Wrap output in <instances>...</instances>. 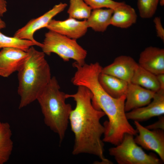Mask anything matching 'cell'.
Returning a JSON list of instances; mask_svg holds the SVG:
<instances>
[{"mask_svg": "<svg viewBox=\"0 0 164 164\" xmlns=\"http://www.w3.org/2000/svg\"><path fill=\"white\" fill-rule=\"evenodd\" d=\"M155 93L139 85L129 83L125 94V112L148 104L152 101Z\"/></svg>", "mask_w": 164, "mask_h": 164, "instance_id": "obj_14", "label": "cell"}, {"mask_svg": "<svg viewBox=\"0 0 164 164\" xmlns=\"http://www.w3.org/2000/svg\"><path fill=\"white\" fill-rule=\"evenodd\" d=\"M67 5L66 3H62L55 5L52 9L43 15L30 20L24 26L17 30L14 37L31 41L41 47L42 43L37 42L34 39V33L40 29L46 28L52 18L63 11Z\"/></svg>", "mask_w": 164, "mask_h": 164, "instance_id": "obj_8", "label": "cell"}, {"mask_svg": "<svg viewBox=\"0 0 164 164\" xmlns=\"http://www.w3.org/2000/svg\"><path fill=\"white\" fill-rule=\"evenodd\" d=\"M6 26L5 22L1 19L0 16V30L5 28Z\"/></svg>", "mask_w": 164, "mask_h": 164, "instance_id": "obj_28", "label": "cell"}, {"mask_svg": "<svg viewBox=\"0 0 164 164\" xmlns=\"http://www.w3.org/2000/svg\"><path fill=\"white\" fill-rule=\"evenodd\" d=\"M159 0H138L137 7L140 16L149 19L155 14Z\"/></svg>", "mask_w": 164, "mask_h": 164, "instance_id": "obj_22", "label": "cell"}, {"mask_svg": "<svg viewBox=\"0 0 164 164\" xmlns=\"http://www.w3.org/2000/svg\"><path fill=\"white\" fill-rule=\"evenodd\" d=\"M12 136L9 124L0 121V164L7 162L12 153L13 148Z\"/></svg>", "mask_w": 164, "mask_h": 164, "instance_id": "obj_18", "label": "cell"}, {"mask_svg": "<svg viewBox=\"0 0 164 164\" xmlns=\"http://www.w3.org/2000/svg\"><path fill=\"white\" fill-rule=\"evenodd\" d=\"M36 45L32 41L7 36L0 31V49L6 47H14L27 51L31 46Z\"/></svg>", "mask_w": 164, "mask_h": 164, "instance_id": "obj_21", "label": "cell"}, {"mask_svg": "<svg viewBox=\"0 0 164 164\" xmlns=\"http://www.w3.org/2000/svg\"><path fill=\"white\" fill-rule=\"evenodd\" d=\"M153 22L157 36L164 42V29L162 24L160 18L159 17H155L153 20Z\"/></svg>", "mask_w": 164, "mask_h": 164, "instance_id": "obj_24", "label": "cell"}, {"mask_svg": "<svg viewBox=\"0 0 164 164\" xmlns=\"http://www.w3.org/2000/svg\"><path fill=\"white\" fill-rule=\"evenodd\" d=\"M92 9L83 0H70L67 13L69 17L78 19H87L90 16Z\"/></svg>", "mask_w": 164, "mask_h": 164, "instance_id": "obj_20", "label": "cell"}, {"mask_svg": "<svg viewBox=\"0 0 164 164\" xmlns=\"http://www.w3.org/2000/svg\"><path fill=\"white\" fill-rule=\"evenodd\" d=\"M138 65L132 57L121 55L116 57L111 64L102 67L101 73L113 76L130 83Z\"/></svg>", "mask_w": 164, "mask_h": 164, "instance_id": "obj_11", "label": "cell"}, {"mask_svg": "<svg viewBox=\"0 0 164 164\" xmlns=\"http://www.w3.org/2000/svg\"><path fill=\"white\" fill-rule=\"evenodd\" d=\"M28 56L18 71V93L20 99L19 109L26 106L36 100L51 78L50 67L43 52L33 46L26 51Z\"/></svg>", "mask_w": 164, "mask_h": 164, "instance_id": "obj_3", "label": "cell"}, {"mask_svg": "<svg viewBox=\"0 0 164 164\" xmlns=\"http://www.w3.org/2000/svg\"><path fill=\"white\" fill-rule=\"evenodd\" d=\"M131 83L155 92L160 89L156 75L139 65L134 72Z\"/></svg>", "mask_w": 164, "mask_h": 164, "instance_id": "obj_19", "label": "cell"}, {"mask_svg": "<svg viewBox=\"0 0 164 164\" xmlns=\"http://www.w3.org/2000/svg\"><path fill=\"white\" fill-rule=\"evenodd\" d=\"M46 28L49 30L76 40L84 36L88 29L86 20L80 21L69 17L63 21L52 19Z\"/></svg>", "mask_w": 164, "mask_h": 164, "instance_id": "obj_12", "label": "cell"}, {"mask_svg": "<svg viewBox=\"0 0 164 164\" xmlns=\"http://www.w3.org/2000/svg\"><path fill=\"white\" fill-rule=\"evenodd\" d=\"M76 69L71 81L74 85L87 88L92 94V102L97 109L103 111L108 121L104 122V137L109 141H118L123 138L125 134H133L135 130L126 115L125 95L115 98L109 94L98 80L102 67L97 62L82 65L75 63Z\"/></svg>", "mask_w": 164, "mask_h": 164, "instance_id": "obj_1", "label": "cell"}, {"mask_svg": "<svg viewBox=\"0 0 164 164\" xmlns=\"http://www.w3.org/2000/svg\"><path fill=\"white\" fill-rule=\"evenodd\" d=\"M7 11L6 1L5 0H0V16H2Z\"/></svg>", "mask_w": 164, "mask_h": 164, "instance_id": "obj_26", "label": "cell"}, {"mask_svg": "<svg viewBox=\"0 0 164 164\" xmlns=\"http://www.w3.org/2000/svg\"><path fill=\"white\" fill-rule=\"evenodd\" d=\"M113 10L111 25L126 29L136 22L137 16L135 9L124 2H122Z\"/></svg>", "mask_w": 164, "mask_h": 164, "instance_id": "obj_15", "label": "cell"}, {"mask_svg": "<svg viewBox=\"0 0 164 164\" xmlns=\"http://www.w3.org/2000/svg\"><path fill=\"white\" fill-rule=\"evenodd\" d=\"M138 135L134 138L135 143L144 149L157 153L160 159L164 162V131L158 129L151 130L134 121Z\"/></svg>", "mask_w": 164, "mask_h": 164, "instance_id": "obj_7", "label": "cell"}, {"mask_svg": "<svg viewBox=\"0 0 164 164\" xmlns=\"http://www.w3.org/2000/svg\"><path fill=\"white\" fill-rule=\"evenodd\" d=\"M114 10L103 8L93 9L89 17L86 20L88 27L96 32H104L111 25V20Z\"/></svg>", "mask_w": 164, "mask_h": 164, "instance_id": "obj_17", "label": "cell"}, {"mask_svg": "<svg viewBox=\"0 0 164 164\" xmlns=\"http://www.w3.org/2000/svg\"><path fill=\"white\" fill-rule=\"evenodd\" d=\"M138 65L155 75L164 73V49L150 46L140 53Z\"/></svg>", "mask_w": 164, "mask_h": 164, "instance_id": "obj_13", "label": "cell"}, {"mask_svg": "<svg viewBox=\"0 0 164 164\" xmlns=\"http://www.w3.org/2000/svg\"><path fill=\"white\" fill-rule=\"evenodd\" d=\"M41 48L45 54L50 55L52 53H55L64 61L73 59L80 65L85 63L87 51L77 43L76 40L56 32L49 30L45 33Z\"/></svg>", "mask_w": 164, "mask_h": 164, "instance_id": "obj_5", "label": "cell"}, {"mask_svg": "<svg viewBox=\"0 0 164 164\" xmlns=\"http://www.w3.org/2000/svg\"><path fill=\"white\" fill-rule=\"evenodd\" d=\"M92 9L105 8L114 10L122 2L113 0H83Z\"/></svg>", "mask_w": 164, "mask_h": 164, "instance_id": "obj_23", "label": "cell"}, {"mask_svg": "<svg viewBox=\"0 0 164 164\" xmlns=\"http://www.w3.org/2000/svg\"><path fill=\"white\" fill-rule=\"evenodd\" d=\"M66 94L60 90L57 80L53 77L36 100L40 106L45 124L58 135L60 144L65 136L72 110L70 104L66 102Z\"/></svg>", "mask_w": 164, "mask_h": 164, "instance_id": "obj_4", "label": "cell"}, {"mask_svg": "<svg viewBox=\"0 0 164 164\" xmlns=\"http://www.w3.org/2000/svg\"><path fill=\"white\" fill-rule=\"evenodd\" d=\"M78 87L74 94H66L67 99L72 98L76 102L75 107L72 109L69 118L74 136L72 154L93 155L101 160V164H111L104 156V144L101 139L105 129L100 120L105 114L93 105L92 94L87 88Z\"/></svg>", "mask_w": 164, "mask_h": 164, "instance_id": "obj_2", "label": "cell"}, {"mask_svg": "<svg viewBox=\"0 0 164 164\" xmlns=\"http://www.w3.org/2000/svg\"><path fill=\"white\" fill-rule=\"evenodd\" d=\"M28 56L27 52L14 47H6L0 50V76L7 77L18 71Z\"/></svg>", "mask_w": 164, "mask_h": 164, "instance_id": "obj_9", "label": "cell"}, {"mask_svg": "<svg viewBox=\"0 0 164 164\" xmlns=\"http://www.w3.org/2000/svg\"><path fill=\"white\" fill-rule=\"evenodd\" d=\"M159 3L162 6L164 5V0H159Z\"/></svg>", "mask_w": 164, "mask_h": 164, "instance_id": "obj_29", "label": "cell"}, {"mask_svg": "<svg viewBox=\"0 0 164 164\" xmlns=\"http://www.w3.org/2000/svg\"><path fill=\"white\" fill-rule=\"evenodd\" d=\"M151 130L161 129L164 130V117L160 116L158 120L154 123L149 125L145 127Z\"/></svg>", "mask_w": 164, "mask_h": 164, "instance_id": "obj_25", "label": "cell"}, {"mask_svg": "<svg viewBox=\"0 0 164 164\" xmlns=\"http://www.w3.org/2000/svg\"><path fill=\"white\" fill-rule=\"evenodd\" d=\"M133 135L125 134L121 142L109 149V154L118 164H161L163 162L153 153L146 154L135 141Z\"/></svg>", "mask_w": 164, "mask_h": 164, "instance_id": "obj_6", "label": "cell"}, {"mask_svg": "<svg viewBox=\"0 0 164 164\" xmlns=\"http://www.w3.org/2000/svg\"><path fill=\"white\" fill-rule=\"evenodd\" d=\"M156 75L160 89L164 90V73L159 74Z\"/></svg>", "mask_w": 164, "mask_h": 164, "instance_id": "obj_27", "label": "cell"}, {"mask_svg": "<svg viewBox=\"0 0 164 164\" xmlns=\"http://www.w3.org/2000/svg\"><path fill=\"white\" fill-rule=\"evenodd\" d=\"M164 114V90L155 92L152 101L146 105L126 112L127 119L138 122L147 120Z\"/></svg>", "mask_w": 164, "mask_h": 164, "instance_id": "obj_10", "label": "cell"}, {"mask_svg": "<svg viewBox=\"0 0 164 164\" xmlns=\"http://www.w3.org/2000/svg\"><path fill=\"white\" fill-rule=\"evenodd\" d=\"M98 80L104 90L115 98L125 95L129 83L115 77L101 72L99 75Z\"/></svg>", "mask_w": 164, "mask_h": 164, "instance_id": "obj_16", "label": "cell"}]
</instances>
